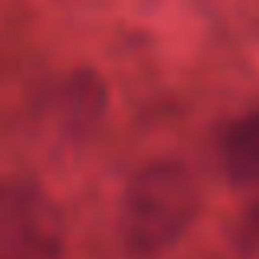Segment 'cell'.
I'll use <instances>...</instances> for the list:
<instances>
[{"instance_id": "1", "label": "cell", "mask_w": 259, "mask_h": 259, "mask_svg": "<svg viewBox=\"0 0 259 259\" xmlns=\"http://www.w3.org/2000/svg\"><path fill=\"white\" fill-rule=\"evenodd\" d=\"M200 210V187L177 161H154L132 177L121 207V236L132 256L151 259L171 249Z\"/></svg>"}, {"instance_id": "2", "label": "cell", "mask_w": 259, "mask_h": 259, "mask_svg": "<svg viewBox=\"0 0 259 259\" xmlns=\"http://www.w3.org/2000/svg\"><path fill=\"white\" fill-rule=\"evenodd\" d=\"M63 243L59 210L36 184L0 181V246L26 259H53Z\"/></svg>"}, {"instance_id": "3", "label": "cell", "mask_w": 259, "mask_h": 259, "mask_svg": "<svg viewBox=\"0 0 259 259\" xmlns=\"http://www.w3.org/2000/svg\"><path fill=\"white\" fill-rule=\"evenodd\" d=\"M220 158L236 187H259V112L236 118L223 132Z\"/></svg>"}, {"instance_id": "4", "label": "cell", "mask_w": 259, "mask_h": 259, "mask_svg": "<svg viewBox=\"0 0 259 259\" xmlns=\"http://www.w3.org/2000/svg\"><path fill=\"white\" fill-rule=\"evenodd\" d=\"M102 105H105V89L95 76H72L69 82L63 85V108L66 118H72V125H89L102 115Z\"/></svg>"}]
</instances>
